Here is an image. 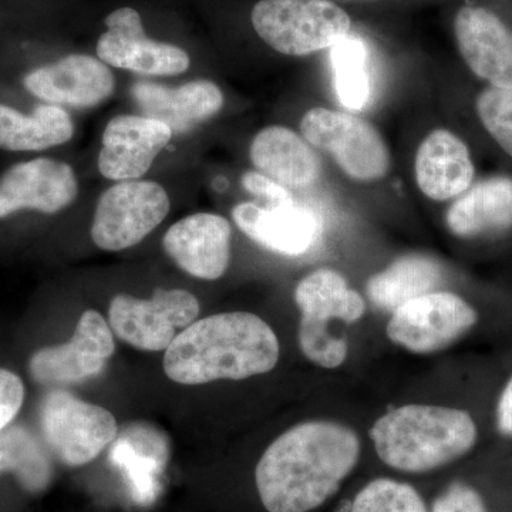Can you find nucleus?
Masks as SVG:
<instances>
[{
    "label": "nucleus",
    "instance_id": "11",
    "mask_svg": "<svg viewBox=\"0 0 512 512\" xmlns=\"http://www.w3.org/2000/svg\"><path fill=\"white\" fill-rule=\"evenodd\" d=\"M113 330L99 312L83 313L69 342L36 350L29 373L43 386L82 383L99 376L113 356Z\"/></svg>",
    "mask_w": 512,
    "mask_h": 512
},
{
    "label": "nucleus",
    "instance_id": "7",
    "mask_svg": "<svg viewBox=\"0 0 512 512\" xmlns=\"http://www.w3.org/2000/svg\"><path fill=\"white\" fill-rule=\"evenodd\" d=\"M170 197L156 181H120L97 201L92 239L103 251L119 252L140 244L167 218Z\"/></svg>",
    "mask_w": 512,
    "mask_h": 512
},
{
    "label": "nucleus",
    "instance_id": "13",
    "mask_svg": "<svg viewBox=\"0 0 512 512\" xmlns=\"http://www.w3.org/2000/svg\"><path fill=\"white\" fill-rule=\"evenodd\" d=\"M77 195L79 181L72 165L52 158L23 161L0 177V220L25 210L57 214Z\"/></svg>",
    "mask_w": 512,
    "mask_h": 512
},
{
    "label": "nucleus",
    "instance_id": "23",
    "mask_svg": "<svg viewBox=\"0 0 512 512\" xmlns=\"http://www.w3.org/2000/svg\"><path fill=\"white\" fill-rule=\"evenodd\" d=\"M73 134L72 117L63 107L40 104L32 114H25L0 103V150H49L69 143Z\"/></svg>",
    "mask_w": 512,
    "mask_h": 512
},
{
    "label": "nucleus",
    "instance_id": "31",
    "mask_svg": "<svg viewBox=\"0 0 512 512\" xmlns=\"http://www.w3.org/2000/svg\"><path fill=\"white\" fill-rule=\"evenodd\" d=\"M241 183L249 194L268 202L271 207L296 204L295 198L288 188L276 183L272 178L266 177L265 174L249 171L242 175Z\"/></svg>",
    "mask_w": 512,
    "mask_h": 512
},
{
    "label": "nucleus",
    "instance_id": "16",
    "mask_svg": "<svg viewBox=\"0 0 512 512\" xmlns=\"http://www.w3.org/2000/svg\"><path fill=\"white\" fill-rule=\"evenodd\" d=\"M231 224L210 212L188 215L167 229L165 254L188 275L204 281L224 276L231 259Z\"/></svg>",
    "mask_w": 512,
    "mask_h": 512
},
{
    "label": "nucleus",
    "instance_id": "4",
    "mask_svg": "<svg viewBox=\"0 0 512 512\" xmlns=\"http://www.w3.org/2000/svg\"><path fill=\"white\" fill-rule=\"evenodd\" d=\"M295 302L302 313L298 339L306 359L323 369L343 365L348 357V342L335 335L330 325L359 322L366 312L362 295L350 288L339 272L322 268L299 282Z\"/></svg>",
    "mask_w": 512,
    "mask_h": 512
},
{
    "label": "nucleus",
    "instance_id": "30",
    "mask_svg": "<svg viewBox=\"0 0 512 512\" xmlns=\"http://www.w3.org/2000/svg\"><path fill=\"white\" fill-rule=\"evenodd\" d=\"M431 512H488L483 497L470 485L454 483L436 498Z\"/></svg>",
    "mask_w": 512,
    "mask_h": 512
},
{
    "label": "nucleus",
    "instance_id": "32",
    "mask_svg": "<svg viewBox=\"0 0 512 512\" xmlns=\"http://www.w3.org/2000/svg\"><path fill=\"white\" fill-rule=\"evenodd\" d=\"M497 426L504 436L512 437V376L501 393L497 406Z\"/></svg>",
    "mask_w": 512,
    "mask_h": 512
},
{
    "label": "nucleus",
    "instance_id": "29",
    "mask_svg": "<svg viewBox=\"0 0 512 512\" xmlns=\"http://www.w3.org/2000/svg\"><path fill=\"white\" fill-rule=\"evenodd\" d=\"M25 383L12 370L0 367V431L15 423L25 403Z\"/></svg>",
    "mask_w": 512,
    "mask_h": 512
},
{
    "label": "nucleus",
    "instance_id": "3",
    "mask_svg": "<svg viewBox=\"0 0 512 512\" xmlns=\"http://www.w3.org/2000/svg\"><path fill=\"white\" fill-rule=\"evenodd\" d=\"M377 456L403 473H427L466 456L477 441L470 414L409 404L384 414L370 430Z\"/></svg>",
    "mask_w": 512,
    "mask_h": 512
},
{
    "label": "nucleus",
    "instance_id": "19",
    "mask_svg": "<svg viewBox=\"0 0 512 512\" xmlns=\"http://www.w3.org/2000/svg\"><path fill=\"white\" fill-rule=\"evenodd\" d=\"M232 218L256 244L286 256L306 254L320 235L318 217L298 204L259 207L242 202L235 205Z\"/></svg>",
    "mask_w": 512,
    "mask_h": 512
},
{
    "label": "nucleus",
    "instance_id": "14",
    "mask_svg": "<svg viewBox=\"0 0 512 512\" xmlns=\"http://www.w3.org/2000/svg\"><path fill=\"white\" fill-rule=\"evenodd\" d=\"M174 134L163 121L136 114L113 117L101 137L97 167L111 181L140 180Z\"/></svg>",
    "mask_w": 512,
    "mask_h": 512
},
{
    "label": "nucleus",
    "instance_id": "26",
    "mask_svg": "<svg viewBox=\"0 0 512 512\" xmlns=\"http://www.w3.org/2000/svg\"><path fill=\"white\" fill-rule=\"evenodd\" d=\"M330 49V62L340 103L349 110H362L370 96L365 42L359 37L348 35Z\"/></svg>",
    "mask_w": 512,
    "mask_h": 512
},
{
    "label": "nucleus",
    "instance_id": "2",
    "mask_svg": "<svg viewBox=\"0 0 512 512\" xmlns=\"http://www.w3.org/2000/svg\"><path fill=\"white\" fill-rule=\"evenodd\" d=\"M279 360L274 329L248 312L195 320L178 333L164 356L168 379L185 386L244 380L271 372Z\"/></svg>",
    "mask_w": 512,
    "mask_h": 512
},
{
    "label": "nucleus",
    "instance_id": "12",
    "mask_svg": "<svg viewBox=\"0 0 512 512\" xmlns=\"http://www.w3.org/2000/svg\"><path fill=\"white\" fill-rule=\"evenodd\" d=\"M107 30L97 42V57L107 66L143 76H180L190 69V55L171 43L150 39L143 19L133 8H120L106 19Z\"/></svg>",
    "mask_w": 512,
    "mask_h": 512
},
{
    "label": "nucleus",
    "instance_id": "1",
    "mask_svg": "<svg viewBox=\"0 0 512 512\" xmlns=\"http://www.w3.org/2000/svg\"><path fill=\"white\" fill-rule=\"evenodd\" d=\"M360 441L349 427L306 421L278 437L259 458L256 490L268 512H311L355 470Z\"/></svg>",
    "mask_w": 512,
    "mask_h": 512
},
{
    "label": "nucleus",
    "instance_id": "17",
    "mask_svg": "<svg viewBox=\"0 0 512 512\" xmlns=\"http://www.w3.org/2000/svg\"><path fill=\"white\" fill-rule=\"evenodd\" d=\"M458 50L471 72L491 86L512 87V30L485 8L466 6L457 13Z\"/></svg>",
    "mask_w": 512,
    "mask_h": 512
},
{
    "label": "nucleus",
    "instance_id": "18",
    "mask_svg": "<svg viewBox=\"0 0 512 512\" xmlns=\"http://www.w3.org/2000/svg\"><path fill=\"white\" fill-rule=\"evenodd\" d=\"M131 96L144 116L163 121L178 136L217 116L224 106V94L210 80H192L178 87L137 82Z\"/></svg>",
    "mask_w": 512,
    "mask_h": 512
},
{
    "label": "nucleus",
    "instance_id": "22",
    "mask_svg": "<svg viewBox=\"0 0 512 512\" xmlns=\"http://www.w3.org/2000/svg\"><path fill=\"white\" fill-rule=\"evenodd\" d=\"M446 224L460 238L500 234L512 228V178H487L474 185L448 208Z\"/></svg>",
    "mask_w": 512,
    "mask_h": 512
},
{
    "label": "nucleus",
    "instance_id": "15",
    "mask_svg": "<svg viewBox=\"0 0 512 512\" xmlns=\"http://www.w3.org/2000/svg\"><path fill=\"white\" fill-rule=\"evenodd\" d=\"M23 86L47 104L93 109L113 96L116 79L100 59L69 55L26 74Z\"/></svg>",
    "mask_w": 512,
    "mask_h": 512
},
{
    "label": "nucleus",
    "instance_id": "10",
    "mask_svg": "<svg viewBox=\"0 0 512 512\" xmlns=\"http://www.w3.org/2000/svg\"><path fill=\"white\" fill-rule=\"evenodd\" d=\"M477 312L451 292H430L393 312L387 336L409 352L427 355L453 345L476 325Z\"/></svg>",
    "mask_w": 512,
    "mask_h": 512
},
{
    "label": "nucleus",
    "instance_id": "21",
    "mask_svg": "<svg viewBox=\"0 0 512 512\" xmlns=\"http://www.w3.org/2000/svg\"><path fill=\"white\" fill-rule=\"evenodd\" d=\"M249 157L259 173L286 188L311 187L322 174L315 150L291 128L266 127L256 134Z\"/></svg>",
    "mask_w": 512,
    "mask_h": 512
},
{
    "label": "nucleus",
    "instance_id": "8",
    "mask_svg": "<svg viewBox=\"0 0 512 512\" xmlns=\"http://www.w3.org/2000/svg\"><path fill=\"white\" fill-rule=\"evenodd\" d=\"M302 136L326 151L349 177L375 181L389 173V148L372 124L348 113L315 107L301 120Z\"/></svg>",
    "mask_w": 512,
    "mask_h": 512
},
{
    "label": "nucleus",
    "instance_id": "5",
    "mask_svg": "<svg viewBox=\"0 0 512 512\" xmlns=\"http://www.w3.org/2000/svg\"><path fill=\"white\" fill-rule=\"evenodd\" d=\"M256 35L286 56H308L349 35L350 18L332 0H259L251 13Z\"/></svg>",
    "mask_w": 512,
    "mask_h": 512
},
{
    "label": "nucleus",
    "instance_id": "27",
    "mask_svg": "<svg viewBox=\"0 0 512 512\" xmlns=\"http://www.w3.org/2000/svg\"><path fill=\"white\" fill-rule=\"evenodd\" d=\"M350 512H429L423 498L410 484L377 478L360 490Z\"/></svg>",
    "mask_w": 512,
    "mask_h": 512
},
{
    "label": "nucleus",
    "instance_id": "9",
    "mask_svg": "<svg viewBox=\"0 0 512 512\" xmlns=\"http://www.w3.org/2000/svg\"><path fill=\"white\" fill-rule=\"evenodd\" d=\"M200 315V302L184 289H157L151 299L120 293L110 303V328L117 338L143 352H161Z\"/></svg>",
    "mask_w": 512,
    "mask_h": 512
},
{
    "label": "nucleus",
    "instance_id": "24",
    "mask_svg": "<svg viewBox=\"0 0 512 512\" xmlns=\"http://www.w3.org/2000/svg\"><path fill=\"white\" fill-rule=\"evenodd\" d=\"M443 279L439 262L426 255L402 256L389 268L372 276L366 291L370 301L383 311L394 312L404 303L434 292Z\"/></svg>",
    "mask_w": 512,
    "mask_h": 512
},
{
    "label": "nucleus",
    "instance_id": "28",
    "mask_svg": "<svg viewBox=\"0 0 512 512\" xmlns=\"http://www.w3.org/2000/svg\"><path fill=\"white\" fill-rule=\"evenodd\" d=\"M477 113L485 130L512 157V87L485 89L478 96Z\"/></svg>",
    "mask_w": 512,
    "mask_h": 512
},
{
    "label": "nucleus",
    "instance_id": "20",
    "mask_svg": "<svg viewBox=\"0 0 512 512\" xmlns=\"http://www.w3.org/2000/svg\"><path fill=\"white\" fill-rule=\"evenodd\" d=\"M414 173L426 197L447 201L470 188L476 171L464 141L451 131L437 128L420 144Z\"/></svg>",
    "mask_w": 512,
    "mask_h": 512
},
{
    "label": "nucleus",
    "instance_id": "25",
    "mask_svg": "<svg viewBox=\"0 0 512 512\" xmlns=\"http://www.w3.org/2000/svg\"><path fill=\"white\" fill-rule=\"evenodd\" d=\"M50 456L43 440L23 424L12 423L0 431V476L12 474L28 493H43L52 484Z\"/></svg>",
    "mask_w": 512,
    "mask_h": 512
},
{
    "label": "nucleus",
    "instance_id": "6",
    "mask_svg": "<svg viewBox=\"0 0 512 512\" xmlns=\"http://www.w3.org/2000/svg\"><path fill=\"white\" fill-rule=\"evenodd\" d=\"M40 436L47 450L64 466L92 463L117 436L113 414L83 402L64 389H53L39 404Z\"/></svg>",
    "mask_w": 512,
    "mask_h": 512
}]
</instances>
